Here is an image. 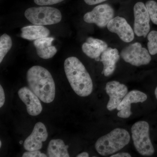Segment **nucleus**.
Returning <instances> with one entry per match:
<instances>
[{"label":"nucleus","instance_id":"22","mask_svg":"<svg viewBox=\"0 0 157 157\" xmlns=\"http://www.w3.org/2000/svg\"><path fill=\"white\" fill-rule=\"evenodd\" d=\"M64 0H34V2L40 6H50L61 2Z\"/></svg>","mask_w":157,"mask_h":157},{"label":"nucleus","instance_id":"14","mask_svg":"<svg viewBox=\"0 0 157 157\" xmlns=\"http://www.w3.org/2000/svg\"><path fill=\"white\" fill-rule=\"evenodd\" d=\"M108 48L107 43L103 40L93 37H89L86 42L82 44V52L87 56L95 59L97 61L101 60L100 56Z\"/></svg>","mask_w":157,"mask_h":157},{"label":"nucleus","instance_id":"1","mask_svg":"<svg viewBox=\"0 0 157 157\" xmlns=\"http://www.w3.org/2000/svg\"><path fill=\"white\" fill-rule=\"evenodd\" d=\"M26 78L29 88L41 101L49 104L54 101L55 84L48 70L41 66H33L27 71Z\"/></svg>","mask_w":157,"mask_h":157},{"label":"nucleus","instance_id":"12","mask_svg":"<svg viewBox=\"0 0 157 157\" xmlns=\"http://www.w3.org/2000/svg\"><path fill=\"white\" fill-rule=\"evenodd\" d=\"M107 27L109 32L117 34L124 42H131L134 39V31L124 17H114L109 21Z\"/></svg>","mask_w":157,"mask_h":157},{"label":"nucleus","instance_id":"6","mask_svg":"<svg viewBox=\"0 0 157 157\" xmlns=\"http://www.w3.org/2000/svg\"><path fill=\"white\" fill-rule=\"evenodd\" d=\"M121 56L125 62L136 67L147 65L151 59L148 50L143 48L139 42L125 47L122 50Z\"/></svg>","mask_w":157,"mask_h":157},{"label":"nucleus","instance_id":"20","mask_svg":"<svg viewBox=\"0 0 157 157\" xmlns=\"http://www.w3.org/2000/svg\"><path fill=\"white\" fill-rule=\"evenodd\" d=\"M147 48L150 54L155 55L157 54V31H152L147 35Z\"/></svg>","mask_w":157,"mask_h":157},{"label":"nucleus","instance_id":"19","mask_svg":"<svg viewBox=\"0 0 157 157\" xmlns=\"http://www.w3.org/2000/svg\"><path fill=\"white\" fill-rule=\"evenodd\" d=\"M12 45L11 37L7 34H4L0 37V63L6 56Z\"/></svg>","mask_w":157,"mask_h":157},{"label":"nucleus","instance_id":"5","mask_svg":"<svg viewBox=\"0 0 157 157\" xmlns=\"http://www.w3.org/2000/svg\"><path fill=\"white\" fill-rule=\"evenodd\" d=\"M25 16L34 25L42 26L56 24L62 17L59 9L46 6L29 8L25 12Z\"/></svg>","mask_w":157,"mask_h":157},{"label":"nucleus","instance_id":"21","mask_svg":"<svg viewBox=\"0 0 157 157\" xmlns=\"http://www.w3.org/2000/svg\"><path fill=\"white\" fill-rule=\"evenodd\" d=\"M145 6L151 20L153 23L157 25V3L154 0H149L147 2Z\"/></svg>","mask_w":157,"mask_h":157},{"label":"nucleus","instance_id":"11","mask_svg":"<svg viewBox=\"0 0 157 157\" xmlns=\"http://www.w3.org/2000/svg\"><path fill=\"white\" fill-rule=\"evenodd\" d=\"M146 94L137 90H133L127 93L117 109L119 110L117 116L122 118H128L132 115L131 104L133 103H143L146 101Z\"/></svg>","mask_w":157,"mask_h":157},{"label":"nucleus","instance_id":"2","mask_svg":"<svg viewBox=\"0 0 157 157\" xmlns=\"http://www.w3.org/2000/svg\"><path fill=\"white\" fill-rule=\"evenodd\" d=\"M64 66L68 81L76 94L81 97L90 95L92 80L82 63L76 57H70L65 60Z\"/></svg>","mask_w":157,"mask_h":157},{"label":"nucleus","instance_id":"18","mask_svg":"<svg viewBox=\"0 0 157 157\" xmlns=\"http://www.w3.org/2000/svg\"><path fill=\"white\" fill-rule=\"evenodd\" d=\"M68 145L61 139L50 140L47 148V156L49 157H69Z\"/></svg>","mask_w":157,"mask_h":157},{"label":"nucleus","instance_id":"8","mask_svg":"<svg viewBox=\"0 0 157 157\" xmlns=\"http://www.w3.org/2000/svg\"><path fill=\"white\" fill-rule=\"evenodd\" d=\"M134 32L139 37H146L150 29V17L144 3L138 2L134 7Z\"/></svg>","mask_w":157,"mask_h":157},{"label":"nucleus","instance_id":"26","mask_svg":"<svg viewBox=\"0 0 157 157\" xmlns=\"http://www.w3.org/2000/svg\"><path fill=\"white\" fill-rule=\"evenodd\" d=\"M131 155L127 152H121L112 155L111 157H131Z\"/></svg>","mask_w":157,"mask_h":157},{"label":"nucleus","instance_id":"3","mask_svg":"<svg viewBox=\"0 0 157 157\" xmlns=\"http://www.w3.org/2000/svg\"><path fill=\"white\" fill-rule=\"evenodd\" d=\"M131 139L129 132L117 128L108 134L100 137L95 143L97 152L103 156H107L119 151L128 144Z\"/></svg>","mask_w":157,"mask_h":157},{"label":"nucleus","instance_id":"10","mask_svg":"<svg viewBox=\"0 0 157 157\" xmlns=\"http://www.w3.org/2000/svg\"><path fill=\"white\" fill-rule=\"evenodd\" d=\"M48 132L45 124L37 123L31 135L27 137L24 143V147L27 151L39 150L42 147V142L47 140Z\"/></svg>","mask_w":157,"mask_h":157},{"label":"nucleus","instance_id":"25","mask_svg":"<svg viewBox=\"0 0 157 157\" xmlns=\"http://www.w3.org/2000/svg\"><path fill=\"white\" fill-rule=\"evenodd\" d=\"M107 0H84L85 2L90 6L97 5L100 3L103 2Z\"/></svg>","mask_w":157,"mask_h":157},{"label":"nucleus","instance_id":"28","mask_svg":"<svg viewBox=\"0 0 157 157\" xmlns=\"http://www.w3.org/2000/svg\"><path fill=\"white\" fill-rule=\"evenodd\" d=\"M155 96L157 100V86L155 90Z\"/></svg>","mask_w":157,"mask_h":157},{"label":"nucleus","instance_id":"30","mask_svg":"<svg viewBox=\"0 0 157 157\" xmlns=\"http://www.w3.org/2000/svg\"><path fill=\"white\" fill-rule=\"evenodd\" d=\"M19 143L20 144H22L23 143L22 140H21L20 141H19Z\"/></svg>","mask_w":157,"mask_h":157},{"label":"nucleus","instance_id":"15","mask_svg":"<svg viewBox=\"0 0 157 157\" xmlns=\"http://www.w3.org/2000/svg\"><path fill=\"white\" fill-rule=\"evenodd\" d=\"M120 57L118 51L116 48H107L102 53L100 61L104 66L102 73L104 76H111L114 73Z\"/></svg>","mask_w":157,"mask_h":157},{"label":"nucleus","instance_id":"27","mask_svg":"<svg viewBox=\"0 0 157 157\" xmlns=\"http://www.w3.org/2000/svg\"><path fill=\"white\" fill-rule=\"evenodd\" d=\"M89 156V155L86 152H83L76 156L77 157H88Z\"/></svg>","mask_w":157,"mask_h":157},{"label":"nucleus","instance_id":"17","mask_svg":"<svg viewBox=\"0 0 157 157\" xmlns=\"http://www.w3.org/2000/svg\"><path fill=\"white\" fill-rule=\"evenodd\" d=\"M21 36L23 39L35 41L37 39L48 37L50 31L47 28L42 25H29L21 29Z\"/></svg>","mask_w":157,"mask_h":157},{"label":"nucleus","instance_id":"24","mask_svg":"<svg viewBox=\"0 0 157 157\" xmlns=\"http://www.w3.org/2000/svg\"><path fill=\"white\" fill-rule=\"evenodd\" d=\"M5 100H6V98H5V92L2 86L0 85V107H3L5 104Z\"/></svg>","mask_w":157,"mask_h":157},{"label":"nucleus","instance_id":"13","mask_svg":"<svg viewBox=\"0 0 157 157\" xmlns=\"http://www.w3.org/2000/svg\"><path fill=\"white\" fill-rule=\"evenodd\" d=\"M18 95L26 106L27 111L32 116H36L42 112V107L40 99L30 88L23 87L20 89Z\"/></svg>","mask_w":157,"mask_h":157},{"label":"nucleus","instance_id":"4","mask_svg":"<svg viewBox=\"0 0 157 157\" xmlns=\"http://www.w3.org/2000/svg\"><path fill=\"white\" fill-rule=\"evenodd\" d=\"M149 125L145 121H139L132 126V137L134 146L141 155L149 156L154 154L155 149L149 136Z\"/></svg>","mask_w":157,"mask_h":157},{"label":"nucleus","instance_id":"9","mask_svg":"<svg viewBox=\"0 0 157 157\" xmlns=\"http://www.w3.org/2000/svg\"><path fill=\"white\" fill-rule=\"evenodd\" d=\"M105 90L109 98L107 106L109 111L117 109L128 92L126 86L117 81L107 82Z\"/></svg>","mask_w":157,"mask_h":157},{"label":"nucleus","instance_id":"7","mask_svg":"<svg viewBox=\"0 0 157 157\" xmlns=\"http://www.w3.org/2000/svg\"><path fill=\"white\" fill-rule=\"evenodd\" d=\"M114 11L111 6L103 4L96 6L92 11L87 12L84 15L83 20L86 22L95 24L99 27L107 26L113 18Z\"/></svg>","mask_w":157,"mask_h":157},{"label":"nucleus","instance_id":"23","mask_svg":"<svg viewBox=\"0 0 157 157\" xmlns=\"http://www.w3.org/2000/svg\"><path fill=\"white\" fill-rule=\"evenodd\" d=\"M47 155L42 153L39 150L25 152L22 155L23 157H46Z\"/></svg>","mask_w":157,"mask_h":157},{"label":"nucleus","instance_id":"29","mask_svg":"<svg viewBox=\"0 0 157 157\" xmlns=\"http://www.w3.org/2000/svg\"><path fill=\"white\" fill-rule=\"evenodd\" d=\"M2 141H1V140H0V147H2Z\"/></svg>","mask_w":157,"mask_h":157},{"label":"nucleus","instance_id":"16","mask_svg":"<svg viewBox=\"0 0 157 157\" xmlns=\"http://www.w3.org/2000/svg\"><path fill=\"white\" fill-rule=\"evenodd\" d=\"M54 40L53 37H46L37 39L34 41L33 44L36 48L37 54L41 58L49 59L53 57L57 50L52 45Z\"/></svg>","mask_w":157,"mask_h":157}]
</instances>
